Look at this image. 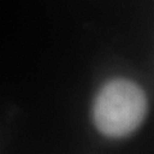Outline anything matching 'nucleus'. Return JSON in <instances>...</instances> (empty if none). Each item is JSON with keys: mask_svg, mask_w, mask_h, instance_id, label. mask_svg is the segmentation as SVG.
Returning <instances> with one entry per match:
<instances>
[{"mask_svg": "<svg viewBox=\"0 0 154 154\" xmlns=\"http://www.w3.org/2000/svg\"><path fill=\"white\" fill-rule=\"evenodd\" d=\"M94 123L108 137H125L143 123L148 113L144 90L132 81L116 79L105 84L94 103Z\"/></svg>", "mask_w": 154, "mask_h": 154, "instance_id": "obj_1", "label": "nucleus"}]
</instances>
